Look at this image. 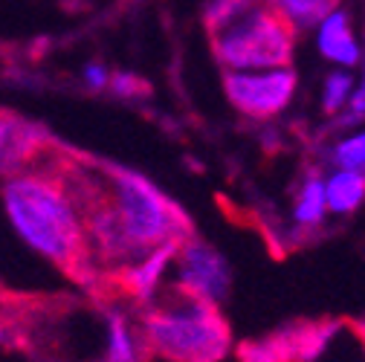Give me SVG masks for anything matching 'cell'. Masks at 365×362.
<instances>
[{"label":"cell","instance_id":"cell-1","mask_svg":"<svg viewBox=\"0 0 365 362\" xmlns=\"http://www.w3.org/2000/svg\"><path fill=\"white\" fill-rule=\"evenodd\" d=\"M50 140L38 157L4 183V206L18 238L43 261L81 284H96L99 264L90 252L84 217L50 160Z\"/></svg>","mask_w":365,"mask_h":362},{"label":"cell","instance_id":"cell-2","mask_svg":"<svg viewBox=\"0 0 365 362\" xmlns=\"http://www.w3.org/2000/svg\"><path fill=\"white\" fill-rule=\"evenodd\" d=\"M140 325L151 353L165 362H220L232 351V331L217 304L177 287H168L143 307Z\"/></svg>","mask_w":365,"mask_h":362},{"label":"cell","instance_id":"cell-3","mask_svg":"<svg viewBox=\"0 0 365 362\" xmlns=\"http://www.w3.org/2000/svg\"><path fill=\"white\" fill-rule=\"evenodd\" d=\"M108 192L113 209L125 226V235L140 255H148L165 244H182L195 235L189 214L171 203L157 186L130 168L105 162Z\"/></svg>","mask_w":365,"mask_h":362},{"label":"cell","instance_id":"cell-4","mask_svg":"<svg viewBox=\"0 0 365 362\" xmlns=\"http://www.w3.org/2000/svg\"><path fill=\"white\" fill-rule=\"evenodd\" d=\"M206 35L215 58L226 70L287 67L296 43V26L267 0H255Z\"/></svg>","mask_w":365,"mask_h":362},{"label":"cell","instance_id":"cell-5","mask_svg":"<svg viewBox=\"0 0 365 362\" xmlns=\"http://www.w3.org/2000/svg\"><path fill=\"white\" fill-rule=\"evenodd\" d=\"M174 284L177 290L189 293L209 304H223L232 290V269L209 241L192 235L182 241L174 258Z\"/></svg>","mask_w":365,"mask_h":362},{"label":"cell","instance_id":"cell-6","mask_svg":"<svg viewBox=\"0 0 365 362\" xmlns=\"http://www.w3.org/2000/svg\"><path fill=\"white\" fill-rule=\"evenodd\" d=\"M223 87H226V99L232 102L235 110L252 119H267L282 113L293 99L296 73L290 70H269L261 76L230 73L223 78Z\"/></svg>","mask_w":365,"mask_h":362},{"label":"cell","instance_id":"cell-7","mask_svg":"<svg viewBox=\"0 0 365 362\" xmlns=\"http://www.w3.org/2000/svg\"><path fill=\"white\" fill-rule=\"evenodd\" d=\"M177 249H180V244H165V247L151 249L140 261H133L125 269H119L113 276V281L119 284V290L130 301H136L140 307H148L163 293V281H165V273L174 267Z\"/></svg>","mask_w":365,"mask_h":362},{"label":"cell","instance_id":"cell-8","mask_svg":"<svg viewBox=\"0 0 365 362\" xmlns=\"http://www.w3.org/2000/svg\"><path fill=\"white\" fill-rule=\"evenodd\" d=\"M151 348L143 325L133 322L119 304H108V351L105 362H148Z\"/></svg>","mask_w":365,"mask_h":362},{"label":"cell","instance_id":"cell-9","mask_svg":"<svg viewBox=\"0 0 365 362\" xmlns=\"http://www.w3.org/2000/svg\"><path fill=\"white\" fill-rule=\"evenodd\" d=\"M50 140L53 137H47L38 125H29L6 110L4 113V174L9 177L24 165H29Z\"/></svg>","mask_w":365,"mask_h":362},{"label":"cell","instance_id":"cell-10","mask_svg":"<svg viewBox=\"0 0 365 362\" xmlns=\"http://www.w3.org/2000/svg\"><path fill=\"white\" fill-rule=\"evenodd\" d=\"M319 50H322L325 58L345 64V67H354L359 61V47L351 32V18L345 12H334L331 18L322 21V29H319Z\"/></svg>","mask_w":365,"mask_h":362},{"label":"cell","instance_id":"cell-11","mask_svg":"<svg viewBox=\"0 0 365 362\" xmlns=\"http://www.w3.org/2000/svg\"><path fill=\"white\" fill-rule=\"evenodd\" d=\"M328 209L336 214H351L365 200V174L342 168L328 180Z\"/></svg>","mask_w":365,"mask_h":362},{"label":"cell","instance_id":"cell-12","mask_svg":"<svg viewBox=\"0 0 365 362\" xmlns=\"http://www.w3.org/2000/svg\"><path fill=\"white\" fill-rule=\"evenodd\" d=\"M325 209H328V186L319 180V174H307V180L299 189L296 206H293V217L302 229H313L325 220Z\"/></svg>","mask_w":365,"mask_h":362},{"label":"cell","instance_id":"cell-13","mask_svg":"<svg viewBox=\"0 0 365 362\" xmlns=\"http://www.w3.org/2000/svg\"><path fill=\"white\" fill-rule=\"evenodd\" d=\"M267 4L272 9H279L293 26L307 29V26H316L325 18H331L336 12L339 0H267Z\"/></svg>","mask_w":365,"mask_h":362},{"label":"cell","instance_id":"cell-14","mask_svg":"<svg viewBox=\"0 0 365 362\" xmlns=\"http://www.w3.org/2000/svg\"><path fill=\"white\" fill-rule=\"evenodd\" d=\"M241 362H287L293 359V339L276 336V339H261V342H244L238 348Z\"/></svg>","mask_w":365,"mask_h":362},{"label":"cell","instance_id":"cell-15","mask_svg":"<svg viewBox=\"0 0 365 362\" xmlns=\"http://www.w3.org/2000/svg\"><path fill=\"white\" fill-rule=\"evenodd\" d=\"M334 162L339 168H354V171L365 168V130L334 148Z\"/></svg>","mask_w":365,"mask_h":362},{"label":"cell","instance_id":"cell-16","mask_svg":"<svg viewBox=\"0 0 365 362\" xmlns=\"http://www.w3.org/2000/svg\"><path fill=\"white\" fill-rule=\"evenodd\" d=\"M348 93H351V76L348 73H334L325 78V99H322V108L325 113H336L345 102H348Z\"/></svg>","mask_w":365,"mask_h":362},{"label":"cell","instance_id":"cell-17","mask_svg":"<svg viewBox=\"0 0 365 362\" xmlns=\"http://www.w3.org/2000/svg\"><path fill=\"white\" fill-rule=\"evenodd\" d=\"M110 87H113L116 96H143V93H148V90H151L143 78L128 76V73H116V76L110 78Z\"/></svg>","mask_w":365,"mask_h":362},{"label":"cell","instance_id":"cell-18","mask_svg":"<svg viewBox=\"0 0 365 362\" xmlns=\"http://www.w3.org/2000/svg\"><path fill=\"white\" fill-rule=\"evenodd\" d=\"M84 78H87V84L90 87H96V90H102V87H108V70H102L99 64H87L84 67Z\"/></svg>","mask_w":365,"mask_h":362},{"label":"cell","instance_id":"cell-19","mask_svg":"<svg viewBox=\"0 0 365 362\" xmlns=\"http://www.w3.org/2000/svg\"><path fill=\"white\" fill-rule=\"evenodd\" d=\"M362 116H365V78L356 90V96L351 99V119H362Z\"/></svg>","mask_w":365,"mask_h":362}]
</instances>
